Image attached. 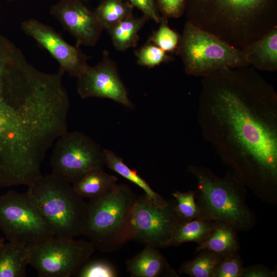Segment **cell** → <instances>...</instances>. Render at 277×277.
<instances>
[{"mask_svg":"<svg viewBox=\"0 0 277 277\" xmlns=\"http://www.w3.org/2000/svg\"><path fill=\"white\" fill-rule=\"evenodd\" d=\"M29 263L28 246L9 242L0 247V277H25Z\"/></svg>","mask_w":277,"mask_h":277,"instance_id":"ac0fdd59","label":"cell"},{"mask_svg":"<svg viewBox=\"0 0 277 277\" xmlns=\"http://www.w3.org/2000/svg\"><path fill=\"white\" fill-rule=\"evenodd\" d=\"M147 19L144 15L139 17L132 16L109 29L107 31L115 48L124 51L136 46L140 38L138 32Z\"/></svg>","mask_w":277,"mask_h":277,"instance_id":"7402d4cb","label":"cell"},{"mask_svg":"<svg viewBox=\"0 0 277 277\" xmlns=\"http://www.w3.org/2000/svg\"><path fill=\"white\" fill-rule=\"evenodd\" d=\"M21 28L57 61L60 69L70 76L78 77L89 66L88 57L80 47L67 43L51 27L30 18L23 22Z\"/></svg>","mask_w":277,"mask_h":277,"instance_id":"4fadbf2b","label":"cell"},{"mask_svg":"<svg viewBox=\"0 0 277 277\" xmlns=\"http://www.w3.org/2000/svg\"><path fill=\"white\" fill-rule=\"evenodd\" d=\"M192 260L184 262L178 272L191 277H213L217 265L225 255L203 250Z\"/></svg>","mask_w":277,"mask_h":277,"instance_id":"cb8c5ba5","label":"cell"},{"mask_svg":"<svg viewBox=\"0 0 277 277\" xmlns=\"http://www.w3.org/2000/svg\"><path fill=\"white\" fill-rule=\"evenodd\" d=\"M167 19L161 16L159 28L150 36L148 42L166 52H173L177 51L181 35L170 28Z\"/></svg>","mask_w":277,"mask_h":277,"instance_id":"484cf974","label":"cell"},{"mask_svg":"<svg viewBox=\"0 0 277 277\" xmlns=\"http://www.w3.org/2000/svg\"><path fill=\"white\" fill-rule=\"evenodd\" d=\"M187 21L243 49L277 27V0H186Z\"/></svg>","mask_w":277,"mask_h":277,"instance_id":"3957f363","label":"cell"},{"mask_svg":"<svg viewBox=\"0 0 277 277\" xmlns=\"http://www.w3.org/2000/svg\"><path fill=\"white\" fill-rule=\"evenodd\" d=\"M103 152L106 165L110 169L126 179L144 190L155 204L160 206L167 204L168 201L154 191L149 184L143 179L137 172L127 166L123 159L113 151L103 149Z\"/></svg>","mask_w":277,"mask_h":277,"instance_id":"ffe728a7","label":"cell"},{"mask_svg":"<svg viewBox=\"0 0 277 277\" xmlns=\"http://www.w3.org/2000/svg\"><path fill=\"white\" fill-rule=\"evenodd\" d=\"M117 178L105 172L104 168L92 170L72 184L74 191L83 199H94L107 193Z\"/></svg>","mask_w":277,"mask_h":277,"instance_id":"d6986e66","label":"cell"},{"mask_svg":"<svg viewBox=\"0 0 277 277\" xmlns=\"http://www.w3.org/2000/svg\"><path fill=\"white\" fill-rule=\"evenodd\" d=\"M197 122L230 171L262 201L277 204V93L250 66L202 77Z\"/></svg>","mask_w":277,"mask_h":277,"instance_id":"6da1fadb","label":"cell"},{"mask_svg":"<svg viewBox=\"0 0 277 277\" xmlns=\"http://www.w3.org/2000/svg\"><path fill=\"white\" fill-rule=\"evenodd\" d=\"M137 196L128 185L116 183L106 194L87 202L83 235L95 249L112 252L130 241Z\"/></svg>","mask_w":277,"mask_h":277,"instance_id":"5b68a950","label":"cell"},{"mask_svg":"<svg viewBox=\"0 0 277 277\" xmlns=\"http://www.w3.org/2000/svg\"><path fill=\"white\" fill-rule=\"evenodd\" d=\"M186 74L203 77L224 68L249 66L242 49L185 22L177 49Z\"/></svg>","mask_w":277,"mask_h":277,"instance_id":"52a82bcc","label":"cell"},{"mask_svg":"<svg viewBox=\"0 0 277 277\" xmlns=\"http://www.w3.org/2000/svg\"><path fill=\"white\" fill-rule=\"evenodd\" d=\"M8 1H16V0H8Z\"/></svg>","mask_w":277,"mask_h":277,"instance_id":"836d02e7","label":"cell"},{"mask_svg":"<svg viewBox=\"0 0 277 277\" xmlns=\"http://www.w3.org/2000/svg\"><path fill=\"white\" fill-rule=\"evenodd\" d=\"M195 190L175 191L171 193L176 201L175 209L179 217L183 222L196 219L212 220L197 204L195 199Z\"/></svg>","mask_w":277,"mask_h":277,"instance_id":"d4e9b609","label":"cell"},{"mask_svg":"<svg viewBox=\"0 0 277 277\" xmlns=\"http://www.w3.org/2000/svg\"><path fill=\"white\" fill-rule=\"evenodd\" d=\"M32 92V75L10 78L0 73V176L30 164L44 143L46 121Z\"/></svg>","mask_w":277,"mask_h":277,"instance_id":"7a4b0ae2","label":"cell"},{"mask_svg":"<svg viewBox=\"0 0 277 277\" xmlns=\"http://www.w3.org/2000/svg\"><path fill=\"white\" fill-rule=\"evenodd\" d=\"M135 55L138 65L148 68H153L172 60V57L167 52L149 42L135 51Z\"/></svg>","mask_w":277,"mask_h":277,"instance_id":"4316f807","label":"cell"},{"mask_svg":"<svg viewBox=\"0 0 277 277\" xmlns=\"http://www.w3.org/2000/svg\"><path fill=\"white\" fill-rule=\"evenodd\" d=\"M133 7L141 11L144 15L148 19H151L159 23L161 15L158 12V9L155 0H126Z\"/></svg>","mask_w":277,"mask_h":277,"instance_id":"4dcf8cb0","label":"cell"},{"mask_svg":"<svg viewBox=\"0 0 277 277\" xmlns=\"http://www.w3.org/2000/svg\"><path fill=\"white\" fill-rule=\"evenodd\" d=\"M215 225L208 238L195 248V252L208 250L226 255L239 252L240 244L237 229L230 224L215 221Z\"/></svg>","mask_w":277,"mask_h":277,"instance_id":"e0dca14e","label":"cell"},{"mask_svg":"<svg viewBox=\"0 0 277 277\" xmlns=\"http://www.w3.org/2000/svg\"><path fill=\"white\" fill-rule=\"evenodd\" d=\"M117 270L111 263L105 260H95L85 263L76 276L78 277H116Z\"/></svg>","mask_w":277,"mask_h":277,"instance_id":"f1b7e54d","label":"cell"},{"mask_svg":"<svg viewBox=\"0 0 277 277\" xmlns=\"http://www.w3.org/2000/svg\"><path fill=\"white\" fill-rule=\"evenodd\" d=\"M125 264L132 277L179 276L159 248L149 245Z\"/></svg>","mask_w":277,"mask_h":277,"instance_id":"9a60e30c","label":"cell"},{"mask_svg":"<svg viewBox=\"0 0 277 277\" xmlns=\"http://www.w3.org/2000/svg\"><path fill=\"white\" fill-rule=\"evenodd\" d=\"M162 16L179 18L185 12L186 0H155Z\"/></svg>","mask_w":277,"mask_h":277,"instance_id":"f546056e","label":"cell"},{"mask_svg":"<svg viewBox=\"0 0 277 277\" xmlns=\"http://www.w3.org/2000/svg\"><path fill=\"white\" fill-rule=\"evenodd\" d=\"M28 247L29 264L42 277L76 276L95 250L89 241L55 236Z\"/></svg>","mask_w":277,"mask_h":277,"instance_id":"9c48e42d","label":"cell"},{"mask_svg":"<svg viewBox=\"0 0 277 277\" xmlns=\"http://www.w3.org/2000/svg\"><path fill=\"white\" fill-rule=\"evenodd\" d=\"M27 192L53 227L55 237L74 238L83 234L87 202L72 184L51 173L42 175Z\"/></svg>","mask_w":277,"mask_h":277,"instance_id":"8992f818","label":"cell"},{"mask_svg":"<svg viewBox=\"0 0 277 277\" xmlns=\"http://www.w3.org/2000/svg\"><path fill=\"white\" fill-rule=\"evenodd\" d=\"M50 13L75 37L78 47L94 46L104 30L94 11L82 0H60L51 7Z\"/></svg>","mask_w":277,"mask_h":277,"instance_id":"5bb4252c","label":"cell"},{"mask_svg":"<svg viewBox=\"0 0 277 277\" xmlns=\"http://www.w3.org/2000/svg\"><path fill=\"white\" fill-rule=\"evenodd\" d=\"M133 7L126 0H102L94 12L103 29H109L132 16Z\"/></svg>","mask_w":277,"mask_h":277,"instance_id":"603a6c76","label":"cell"},{"mask_svg":"<svg viewBox=\"0 0 277 277\" xmlns=\"http://www.w3.org/2000/svg\"><path fill=\"white\" fill-rule=\"evenodd\" d=\"M171 199L166 205L155 204L146 194L137 196L132 219L130 241L157 248L168 247L173 233L182 222Z\"/></svg>","mask_w":277,"mask_h":277,"instance_id":"8fae6325","label":"cell"},{"mask_svg":"<svg viewBox=\"0 0 277 277\" xmlns=\"http://www.w3.org/2000/svg\"><path fill=\"white\" fill-rule=\"evenodd\" d=\"M249 66L262 71L277 70V27L242 49Z\"/></svg>","mask_w":277,"mask_h":277,"instance_id":"2e32d148","label":"cell"},{"mask_svg":"<svg viewBox=\"0 0 277 277\" xmlns=\"http://www.w3.org/2000/svg\"><path fill=\"white\" fill-rule=\"evenodd\" d=\"M275 271L263 264L244 267L242 277H276Z\"/></svg>","mask_w":277,"mask_h":277,"instance_id":"1f68e13d","label":"cell"},{"mask_svg":"<svg viewBox=\"0 0 277 277\" xmlns=\"http://www.w3.org/2000/svg\"><path fill=\"white\" fill-rule=\"evenodd\" d=\"M243 262L239 252L225 255L217 265L213 277H242Z\"/></svg>","mask_w":277,"mask_h":277,"instance_id":"83f0119b","label":"cell"},{"mask_svg":"<svg viewBox=\"0 0 277 277\" xmlns=\"http://www.w3.org/2000/svg\"><path fill=\"white\" fill-rule=\"evenodd\" d=\"M77 78V91L82 98H108L127 107H133L116 64L107 51L103 52L99 63L93 66H88Z\"/></svg>","mask_w":277,"mask_h":277,"instance_id":"7c38bea8","label":"cell"},{"mask_svg":"<svg viewBox=\"0 0 277 277\" xmlns=\"http://www.w3.org/2000/svg\"><path fill=\"white\" fill-rule=\"evenodd\" d=\"M0 228L9 242L32 246L55 236L54 229L27 191L0 196Z\"/></svg>","mask_w":277,"mask_h":277,"instance_id":"ba28073f","label":"cell"},{"mask_svg":"<svg viewBox=\"0 0 277 277\" xmlns=\"http://www.w3.org/2000/svg\"><path fill=\"white\" fill-rule=\"evenodd\" d=\"M50 165L53 174L72 185L89 171L104 168L103 149L88 135L66 131L54 143Z\"/></svg>","mask_w":277,"mask_h":277,"instance_id":"30bf717a","label":"cell"},{"mask_svg":"<svg viewBox=\"0 0 277 277\" xmlns=\"http://www.w3.org/2000/svg\"><path fill=\"white\" fill-rule=\"evenodd\" d=\"M5 243L4 239L0 236V247Z\"/></svg>","mask_w":277,"mask_h":277,"instance_id":"d6a6232c","label":"cell"},{"mask_svg":"<svg viewBox=\"0 0 277 277\" xmlns=\"http://www.w3.org/2000/svg\"><path fill=\"white\" fill-rule=\"evenodd\" d=\"M215 223L214 220L203 219L181 222L175 229L168 247L177 246L189 242L201 244L209 235Z\"/></svg>","mask_w":277,"mask_h":277,"instance_id":"44dd1931","label":"cell"},{"mask_svg":"<svg viewBox=\"0 0 277 277\" xmlns=\"http://www.w3.org/2000/svg\"><path fill=\"white\" fill-rule=\"evenodd\" d=\"M187 171L197 181L195 201L211 219L243 232L255 226V214L246 203L247 188L230 171L220 177L209 168L189 165Z\"/></svg>","mask_w":277,"mask_h":277,"instance_id":"277c9868","label":"cell"}]
</instances>
